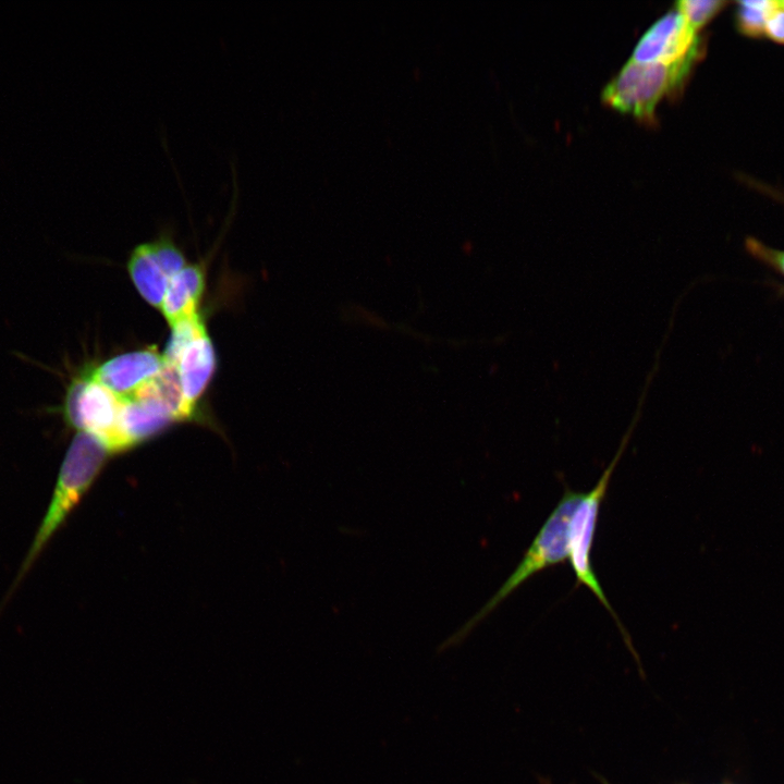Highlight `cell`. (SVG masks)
I'll return each instance as SVG.
<instances>
[{"label":"cell","mask_w":784,"mask_h":784,"mask_svg":"<svg viewBox=\"0 0 784 784\" xmlns=\"http://www.w3.org/2000/svg\"><path fill=\"white\" fill-rule=\"evenodd\" d=\"M764 35L777 44H784V4L782 1H777L770 11L765 22Z\"/></svg>","instance_id":"cell-17"},{"label":"cell","mask_w":784,"mask_h":784,"mask_svg":"<svg viewBox=\"0 0 784 784\" xmlns=\"http://www.w3.org/2000/svg\"><path fill=\"white\" fill-rule=\"evenodd\" d=\"M172 332L166 345L163 360L175 366L184 348L197 336L206 332L199 315L182 319L172 326Z\"/></svg>","instance_id":"cell-13"},{"label":"cell","mask_w":784,"mask_h":784,"mask_svg":"<svg viewBox=\"0 0 784 784\" xmlns=\"http://www.w3.org/2000/svg\"><path fill=\"white\" fill-rule=\"evenodd\" d=\"M204 289L205 273L198 264L186 265L170 279L160 309L171 326L198 315Z\"/></svg>","instance_id":"cell-10"},{"label":"cell","mask_w":784,"mask_h":784,"mask_svg":"<svg viewBox=\"0 0 784 784\" xmlns=\"http://www.w3.org/2000/svg\"><path fill=\"white\" fill-rule=\"evenodd\" d=\"M121 404L119 395L84 370L71 380L61 414L69 426L93 434L114 454L125 451L119 428Z\"/></svg>","instance_id":"cell-4"},{"label":"cell","mask_w":784,"mask_h":784,"mask_svg":"<svg viewBox=\"0 0 784 784\" xmlns=\"http://www.w3.org/2000/svg\"><path fill=\"white\" fill-rule=\"evenodd\" d=\"M693 65L629 60L604 87L602 101L622 113L652 122L660 100L679 90Z\"/></svg>","instance_id":"cell-3"},{"label":"cell","mask_w":784,"mask_h":784,"mask_svg":"<svg viewBox=\"0 0 784 784\" xmlns=\"http://www.w3.org/2000/svg\"><path fill=\"white\" fill-rule=\"evenodd\" d=\"M150 242L160 266L170 279L186 266L184 254L171 235L162 233Z\"/></svg>","instance_id":"cell-15"},{"label":"cell","mask_w":784,"mask_h":784,"mask_svg":"<svg viewBox=\"0 0 784 784\" xmlns=\"http://www.w3.org/2000/svg\"><path fill=\"white\" fill-rule=\"evenodd\" d=\"M583 495L584 493L568 488L565 490L562 499L544 522L516 569L480 610L439 646L438 652L463 642L486 616L529 577L543 568L563 563L568 559V526Z\"/></svg>","instance_id":"cell-2"},{"label":"cell","mask_w":784,"mask_h":784,"mask_svg":"<svg viewBox=\"0 0 784 784\" xmlns=\"http://www.w3.org/2000/svg\"><path fill=\"white\" fill-rule=\"evenodd\" d=\"M163 365V357L156 350L145 348L118 355L85 370L120 397H126L155 377Z\"/></svg>","instance_id":"cell-7"},{"label":"cell","mask_w":784,"mask_h":784,"mask_svg":"<svg viewBox=\"0 0 784 784\" xmlns=\"http://www.w3.org/2000/svg\"><path fill=\"white\" fill-rule=\"evenodd\" d=\"M701 53L696 32L677 10L657 20L640 37L630 60L639 63H695Z\"/></svg>","instance_id":"cell-6"},{"label":"cell","mask_w":784,"mask_h":784,"mask_svg":"<svg viewBox=\"0 0 784 784\" xmlns=\"http://www.w3.org/2000/svg\"><path fill=\"white\" fill-rule=\"evenodd\" d=\"M617 458L618 456H616L604 470L592 490L584 493L575 509L568 526L567 549L568 560L575 573L577 585H585L595 593L599 601L611 613L620 626L625 640L629 644L628 635L605 597L591 563V551L599 511Z\"/></svg>","instance_id":"cell-5"},{"label":"cell","mask_w":784,"mask_h":784,"mask_svg":"<svg viewBox=\"0 0 784 784\" xmlns=\"http://www.w3.org/2000/svg\"><path fill=\"white\" fill-rule=\"evenodd\" d=\"M111 455L99 439L77 431L65 452L51 501L22 563L17 581L90 489Z\"/></svg>","instance_id":"cell-1"},{"label":"cell","mask_w":784,"mask_h":784,"mask_svg":"<svg viewBox=\"0 0 784 784\" xmlns=\"http://www.w3.org/2000/svg\"><path fill=\"white\" fill-rule=\"evenodd\" d=\"M777 1L746 0L737 2L736 25L738 30L749 37L764 35L767 17Z\"/></svg>","instance_id":"cell-12"},{"label":"cell","mask_w":784,"mask_h":784,"mask_svg":"<svg viewBox=\"0 0 784 784\" xmlns=\"http://www.w3.org/2000/svg\"><path fill=\"white\" fill-rule=\"evenodd\" d=\"M782 3L784 4V1H782Z\"/></svg>","instance_id":"cell-18"},{"label":"cell","mask_w":784,"mask_h":784,"mask_svg":"<svg viewBox=\"0 0 784 784\" xmlns=\"http://www.w3.org/2000/svg\"><path fill=\"white\" fill-rule=\"evenodd\" d=\"M217 366L215 347L207 331L197 336L182 352L175 367L186 404H195L205 392Z\"/></svg>","instance_id":"cell-9"},{"label":"cell","mask_w":784,"mask_h":784,"mask_svg":"<svg viewBox=\"0 0 784 784\" xmlns=\"http://www.w3.org/2000/svg\"><path fill=\"white\" fill-rule=\"evenodd\" d=\"M127 269L142 297L150 305L160 308L170 278L160 266L150 241L133 249Z\"/></svg>","instance_id":"cell-11"},{"label":"cell","mask_w":784,"mask_h":784,"mask_svg":"<svg viewBox=\"0 0 784 784\" xmlns=\"http://www.w3.org/2000/svg\"><path fill=\"white\" fill-rule=\"evenodd\" d=\"M121 400L119 428L125 451L177 421L171 409L150 394L135 392Z\"/></svg>","instance_id":"cell-8"},{"label":"cell","mask_w":784,"mask_h":784,"mask_svg":"<svg viewBox=\"0 0 784 784\" xmlns=\"http://www.w3.org/2000/svg\"><path fill=\"white\" fill-rule=\"evenodd\" d=\"M726 4L727 2L721 0H682L676 2V10L698 32Z\"/></svg>","instance_id":"cell-14"},{"label":"cell","mask_w":784,"mask_h":784,"mask_svg":"<svg viewBox=\"0 0 784 784\" xmlns=\"http://www.w3.org/2000/svg\"><path fill=\"white\" fill-rule=\"evenodd\" d=\"M746 248L755 258L784 274V250L769 247L754 237L746 240Z\"/></svg>","instance_id":"cell-16"}]
</instances>
